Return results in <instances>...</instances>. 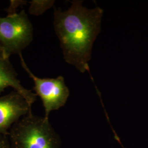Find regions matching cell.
<instances>
[{
    "label": "cell",
    "mask_w": 148,
    "mask_h": 148,
    "mask_svg": "<svg viewBox=\"0 0 148 148\" xmlns=\"http://www.w3.org/2000/svg\"><path fill=\"white\" fill-rule=\"evenodd\" d=\"M9 87L19 93L30 106L36 101V94L21 85L18 79V74L10 60V57L0 47V94Z\"/></svg>",
    "instance_id": "6"
},
{
    "label": "cell",
    "mask_w": 148,
    "mask_h": 148,
    "mask_svg": "<svg viewBox=\"0 0 148 148\" xmlns=\"http://www.w3.org/2000/svg\"><path fill=\"white\" fill-rule=\"evenodd\" d=\"M32 39L33 27L24 10L0 17V47L8 57L21 54Z\"/></svg>",
    "instance_id": "3"
},
{
    "label": "cell",
    "mask_w": 148,
    "mask_h": 148,
    "mask_svg": "<svg viewBox=\"0 0 148 148\" xmlns=\"http://www.w3.org/2000/svg\"><path fill=\"white\" fill-rule=\"evenodd\" d=\"M54 1L32 0L30 3L29 13L34 16H40L53 6Z\"/></svg>",
    "instance_id": "7"
},
{
    "label": "cell",
    "mask_w": 148,
    "mask_h": 148,
    "mask_svg": "<svg viewBox=\"0 0 148 148\" xmlns=\"http://www.w3.org/2000/svg\"><path fill=\"white\" fill-rule=\"evenodd\" d=\"M123 148H124V147H123Z\"/></svg>",
    "instance_id": "10"
},
{
    "label": "cell",
    "mask_w": 148,
    "mask_h": 148,
    "mask_svg": "<svg viewBox=\"0 0 148 148\" xmlns=\"http://www.w3.org/2000/svg\"><path fill=\"white\" fill-rule=\"evenodd\" d=\"M19 56L21 66L34 82L33 90L42 101L45 112L44 117L49 119L50 112L65 106L69 97L70 92L64 79L62 76L56 78L38 77L29 68L21 53Z\"/></svg>",
    "instance_id": "4"
},
{
    "label": "cell",
    "mask_w": 148,
    "mask_h": 148,
    "mask_svg": "<svg viewBox=\"0 0 148 148\" xmlns=\"http://www.w3.org/2000/svg\"><path fill=\"white\" fill-rule=\"evenodd\" d=\"M32 113V106L15 90L0 97V136H8L16 122Z\"/></svg>",
    "instance_id": "5"
},
{
    "label": "cell",
    "mask_w": 148,
    "mask_h": 148,
    "mask_svg": "<svg viewBox=\"0 0 148 148\" xmlns=\"http://www.w3.org/2000/svg\"><path fill=\"white\" fill-rule=\"evenodd\" d=\"M25 1H11V5L8 8L7 12L8 14H12L16 13V9L21 5H23L27 3Z\"/></svg>",
    "instance_id": "8"
},
{
    "label": "cell",
    "mask_w": 148,
    "mask_h": 148,
    "mask_svg": "<svg viewBox=\"0 0 148 148\" xmlns=\"http://www.w3.org/2000/svg\"><path fill=\"white\" fill-rule=\"evenodd\" d=\"M8 137L12 148H59L60 139L49 119L32 113L12 127Z\"/></svg>",
    "instance_id": "2"
},
{
    "label": "cell",
    "mask_w": 148,
    "mask_h": 148,
    "mask_svg": "<svg viewBox=\"0 0 148 148\" xmlns=\"http://www.w3.org/2000/svg\"><path fill=\"white\" fill-rule=\"evenodd\" d=\"M67 11L55 9L53 25L64 58L79 71L90 73L88 63L93 45L101 32L103 10L88 9L82 1H73Z\"/></svg>",
    "instance_id": "1"
},
{
    "label": "cell",
    "mask_w": 148,
    "mask_h": 148,
    "mask_svg": "<svg viewBox=\"0 0 148 148\" xmlns=\"http://www.w3.org/2000/svg\"><path fill=\"white\" fill-rule=\"evenodd\" d=\"M0 148H12L8 136H0Z\"/></svg>",
    "instance_id": "9"
}]
</instances>
